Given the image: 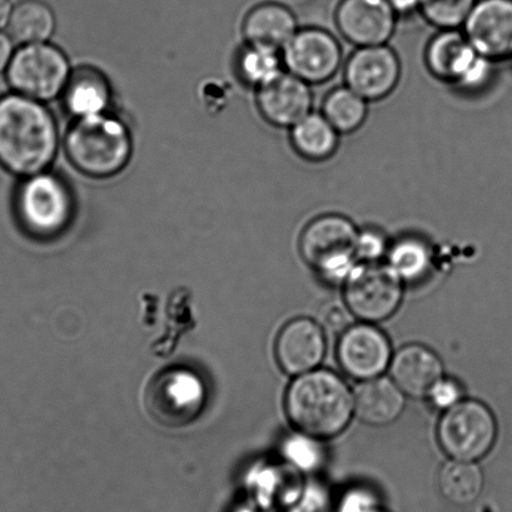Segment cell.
Listing matches in <instances>:
<instances>
[{
  "label": "cell",
  "mask_w": 512,
  "mask_h": 512,
  "mask_svg": "<svg viewBox=\"0 0 512 512\" xmlns=\"http://www.w3.org/2000/svg\"><path fill=\"white\" fill-rule=\"evenodd\" d=\"M355 414L372 426H386L395 422L404 412L405 394L394 380L376 377L364 381L354 394Z\"/></svg>",
  "instance_id": "ffe728a7"
},
{
  "label": "cell",
  "mask_w": 512,
  "mask_h": 512,
  "mask_svg": "<svg viewBox=\"0 0 512 512\" xmlns=\"http://www.w3.org/2000/svg\"><path fill=\"white\" fill-rule=\"evenodd\" d=\"M387 250L386 238L377 230H362L357 240L356 257L362 262H379Z\"/></svg>",
  "instance_id": "f546056e"
},
{
  "label": "cell",
  "mask_w": 512,
  "mask_h": 512,
  "mask_svg": "<svg viewBox=\"0 0 512 512\" xmlns=\"http://www.w3.org/2000/svg\"><path fill=\"white\" fill-rule=\"evenodd\" d=\"M402 281L390 265L362 262L346 278V306L361 321H385L399 310L404 296Z\"/></svg>",
  "instance_id": "ba28073f"
},
{
  "label": "cell",
  "mask_w": 512,
  "mask_h": 512,
  "mask_svg": "<svg viewBox=\"0 0 512 512\" xmlns=\"http://www.w3.org/2000/svg\"><path fill=\"white\" fill-rule=\"evenodd\" d=\"M298 31L297 18L290 8L278 3H263L248 12L243 34L248 44L282 51Z\"/></svg>",
  "instance_id": "d6986e66"
},
{
  "label": "cell",
  "mask_w": 512,
  "mask_h": 512,
  "mask_svg": "<svg viewBox=\"0 0 512 512\" xmlns=\"http://www.w3.org/2000/svg\"><path fill=\"white\" fill-rule=\"evenodd\" d=\"M71 67L61 49L48 43L27 44L14 53L7 69L9 86L39 102L62 94L71 78Z\"/></svg>",
  "instance_id": "52a82bcc"
},
{
  "label": "cell",
  "mask_w": 512,
  "mask_h": 512,
  "mask_svg": "<svg viewBox=\"0 0 512 512\" xmlns=\"http://www.w3.org/2000/svg\"><path fill=\"white\" fill-rule=\"evenodd\" d=\"M439 486L442 496L451 504L466 506L479 499L484 475L475 462L452 460L442 467Z\"/></svg>",
  "instance_id": "cb8c5ba5"
},
{
  "label": "cell",
  "mask_w": 512,
  "mask_h": 512,
  "mask_svg": "<svg viewBox=\"0 0 512 512\" xmlns=\"http://www.w3.org/2000/svg\"><path fill=\"white\" fill-rule=\"evenodd\" d=\"M292 425L315 439H332L347 429L355 414V399L340 376L313 370L292 382L286 395Z\"/></svg>",
  "instance_id": "7a4b0ae2"
},
{
  "label": "cell",
  "mask_w": 512,
  "mask_h": 512,
  "mask_svg": "<svg viewBox=\"0 0 512 512\" xmlns=\"http://www.w3.org/2000/svg\"><path fill=\"white\" fill-rule=\"evenodd\" d=\"M203 401V387L197 376L185 370L163 372L147 392L149 414L167 426H180L195 419Z\"/></svg>",
  "instance_id": "8fae6325"
},
{
  "label": "cell",
  "mask_w": 512,
  "mask_h": 512,
  "mask_svg": "<svg viewBox=\"0 0 512 512\" xmlns=\"http://www.w3.org/2000/svg\"><path fill=\"white\" fill-rule=\"evenodd\" d=\"M16 211L22 226L32 235H58L72 220V193L61 178L44 171L26 177L19 186Z\"/></svg>",
  "instance_id": "5b68a950"
},
{
  "label": "cell",
  "mask_w": 512,
  "mask_h": 512,
  "mask_svg": "<svg viewBox=\"0 0 512 512\" xmlns=\"http://www.w3.org/2000/svg\"><path fill=\"white\" fill-rule=\"evenodd\" d=\"M282 57L277 49L248 44L238 58V73L243 82L260 88L280 76Z\"/></svg>",
  "instance_id": "484cf974"
},
{
  "label": "cell",
  "mask_w": 512,
  "mask_h": 512,
  "mask_svg": "<svg viewBox=\"0 0 512 512\" xmlns=\"http://www.w3.org/2000/svg\"><path fill=\"white\" fill-rule=\"evenodd\" d=\"M351 311L341 303L331 302L321 313L322 325L332 332H345L350 327Z\"/></svg>",
  "instance_id": "1f68e13d"
},
{
  "label": "cell",
  "mask_w": 512,
  "mask_h": 512,
  "mask_svg": "<svg viewBox=\"0 0 512 512\" xmlns=\"http://www.w3.org/2000/svg\"><path fill=\"white\" fill-rule=\"evenodd\" d=\"M467 41L491 62L512 59V0H477L462 27Z\"/></svg>",
  "instance_id": "4fadbf2b"
},
{
  "label": "cell",
  "mask_w": 512,
  "mask_h": 512,
  "mask_svg": "<svg viewBox=\"0 0 512 512\" xmlns=\"http://www.w3.org/2000/svg\"><path fill=\"white\" fill-rule=\"evenodd\" d=\"M283 455L290 464L303 471L316 470L325 459L318 439L302 434V432L300 435L288 437L283 444Z\"/></svg>",
  "instance_id": "f1b7e54d"
},
{
  "label": "cell",
  "mask_w": 512,
  "mask_h": 512,
  "mask_svg": "<svg viewBox=\"0 0 512 512\" xmlns=\"http://www.w3.org/2000/svg\"><path fill=\"white\" fill-rule=\"evenodd\" d=\"M337 357L347 375L367 381L380 377L389 369L392 350L385 333L366 322L342 332Z\"/></svg>",
  "instance_id": "5bb4252c"
},
{
  "label": "cell",
  "mask_w": 512,
  "mask_h": 512,
  "mask_svg": "<svg viewBox=\"0 0 512 512\" xmlns=\"http://www.w3.org/2000/svg\"><path fill=\"white\" fill-rule=\"evenodd\" d=\"M425 62L432 76L465 91L485 87L490 82L494 64L472 48L460 29L437 33L427 44Z\"/></svg>",
  "instance_id": "9c48e42d"
},
{
  "label": "cell",
  "mask_w": 512,
  "mask_h": 512,
  "mask_svg": "<svg viewBox=\"0 0 512 512\" xmlns=\"http://www.w3.org/2000/svg\"><path fill=\"white\" fill-rule=\"evenodd\" d=\"M365 98L349 87L333 89L322 104V114L340 134H350L364 126L369 113Z\"/></svg>",
  "instance_id": "d4e9b609"
},
{
  "label": "cell",
  "mask_w": 512,
  "mask_h": 512,
  "mask_svg": "<svg viewBox=\"0 0 512 512\" xmlns=\"http://www.w3.org/2000/svg\"><path fill=\"white\" fill-rule=\"evenodd\" d=\"M477 0H422L420 11L440 31L461 29Z\"/></svg>",
  "instance_id": "83f0119b"
},
{
  "label": "cell",
  "mask_w": 512,
  "mask_h": 512,
  "mask_svg": "<svg viewBox=\"0 0 512 512\" xmlns=\"http://www.w3.org/2000/svg\"><path fill=\"white\" fill-rule=\"evenodd\" d=\"M397 14H411L420 11L422 0H389Z\"/></svg>",
  "instance_id": "836d02e7"
},
{
  "label": "cell",
  "mask_w": 512,
  "mask_h": 512,
  "mask_svg": "<svg viewBox=\"0 0 512 512\" xmlns=\"http://www.w3.org/2000/svg\"><path fill=\"white\" fill-rule=\"evenodd\" d=\"M13 8L11 0H0V31L8 27Z\"/></svg>",
  "instance_id": "e575fe53"
},
{
  "label": "cell",
  "mask_w": 512,
  "mask_h": 512,
  "mask_svg": "<svg viewBox=\"0 0 512 512\" xmlns=\"http://www.w3.org/2000/svg\"><path fill=\"white\" fill-rule=\"evenodd\" d=\"M310 86L293 74L282 72L258 88L257 106L262 117L273 126L291 129L312 112Z\"/></svg>",
  "instance_id": "2e32d148"
},
{
  "label": "cell",
  "mask_w": 512,
  "mask_h": 512,
  "mask_svg": "<svg viewBox=\"0 0 512 512\" xmlns=\"http://www.w3.org/2000/svg\"><path fill=\"white\" fill-rule=\"evenodd\" d=\"M290 137L295 151L311 162L331 158L340 143V133L322 113L307 114L291 128Z\"/></svg>",
  "instance_id": "7402d4cb"
},
{
  "label": "cell",
  "mask_w": 512,
  "mask_h": 512,
  "mask_svg": "<svg viewBox=\"0 0 512 512\" xmlns=\"http://www.w3.org/2000/svg\"><path fill=\"white\" fill-rule=\"evenodd\" d=\"M397 16L389 0H341L335 22L346 41L359 48L372 47L390 41Z\"/></svg>",
  "instance_id": "9a60e30c"
},
{
  "label": "cell",
  "mask_w": 512,
  "mask_h": 512,
  "mask_svg": "<svg viewBox=\"0 0 512 512\" xmlns=\"http://www.w3.org/2000/svg\"><path fill=\"white\" fill-rule=\"evenodd\" d=\"M429 397L432 405L446 411L461 401V389L455 381L442 379L431 390Z\"/></svg>",
  "instance_id": "4dcf8cb0"
},
{
  "label": "cell",
  "mask_w": 512,
  "mask_h": 512,
  "mask_svg": "<svg viewBox=\"0 0 512 512\" xmlns=\"http://www.w3.org/2000/svg\"><path fill=\"white\" fill-rule=\"evenodd\" d=\"M401 78V62L394 49L382 46L360 47L345 66L346 86L367 102L389 97Z\"/></svg>",
  "instance_id": "7c38bea8"
},
{
  "label": "cell",
  "mask_w": 512,
  "mask_h": 512,
  "mask_svg": "<svg viewBox=\"0 0 512 512\" xmlns=\"http://www.w3.org/2000/svg\"><path fill=\"white\" fill-rule=\"evenodd\" d=\"M281 52L287 72L308 84L330 81L344 61L341 44L321 28L298 29Z\"/></svg>",
  "instance_id": "30bf717a"
},
{
  "label": "cell",
  "mask_w": 512,
  "mask_h": 512,
  "mask_svg": "<svg viewBox=\"0 0 512 512\" xmlns=\"http://www.w3.org/2000/svg\"><path fill=\"white\" fill-rule=\"evenodd\" d=\"M497 437L494 414L485 404L464 400L445 411L437 426L441 449L452 460L476 462L489 454Z\"/></svg>",
  "instance_id": "8992f818"
},
{
  "label": "cell",
  "mask_w": 512,
  "mask_h": 512,
  "mask_svg": "<svg viewBox=\"0 0 512 512\" xmlns=\"http://www.w3.org/2000/svg\"><path fill=\"white\" fill-rule=\"evenodd\" d=\"M13 56V39L0 31V73L7 71Z\"/></svg>",
  "instance_id": "d6a6232c"
},
{
  "label": "cell",
  "mask_w": 512,
  "mask_h": 512,
  "mask_svg": "<svg viewBox=\"0 0 512 512\" xmlns=\"http://www.w3.org/2000/svg\"><path fill=\"white\" fill-rule=\"evenodd\" d=\"M132 149L126 124L106 113L77 118L66 137L69 161L83 175L93 178L118 175L131 159Z\"/></svg>",
  "instance_id": "3957f363"
},
{
  "label": "cell",
  "mask_w": 512,
  "mask_h": 512,
  "mask_svg": "<svg viewBox=\"0 0 512 512\" xmlns=\"http://www.w3.org/2000/svg\"><path fill=\"white\" fill-rule=\"evenodd\" d=\"M391 377L405 395L429 396L437 382L444 379V366L434 351L421 345L402 347L392 357Z\"/></svg>",
  "instance_id": "ac0fdd59"
},
{
  "label": "cell",
  "mask_w": 512,
  "mask_h": 512,
  "mask_svg": "<svg viewBox=\"0 0 512 512\" xmlns=\"http://www.w3.org/2000/svg\"><path fill=\"white\" fill-rule=\"evenodd\" d=\"M56 119L42 102L13 93L0 98V166L29 177L46 171L58 151Z\"/></svg>",
  "instance_id": "6da1fadb"
},
{
  "label": "cell",
  "mask_w": 512,
  "mask_h": 512,
  "mask_svg": "<svg viewBox=\"0 0 512 512\" xmlns=\"http://www.w3.org/2000/svg\"><path fill=\"white\" fill-rule=\"evenodd\" d=\"M389 260V265L402 280L415 281L429 270L431 252L425 242L407 237L392 246Z\"/></svg>",
  "instance_id": "4316f807"
},
{
  "label": "cell",
  "mask_w": 512,
  "mask_h": 512,
  "mask_svg": "<svg viewBox=\"0 0 512 512\" xmlns=\"http://www.w3.org/2000/svg\"><path fill=\"white\" fill-rule=\"evenodd\" d=\"M372 512H384V511H372Z\"/></svg>",
  "instance_id": "d590c367"
},
{
  "label": "cell",
  "mask_w": 512,
  "mask_h": 512,
  "mask_svg": "<svg viewBox=\"0 0 512 512\" xmlns=\"http://www.w3.org/2000/svg\"><path fill=\"white\" fill-rule=\"evenodd\" d=\"M359 232L345 216L317 217L302 231L300 255L323 280L345 282L356 266Z\"/></svg>",
  "instance_id": "277c9868"
},
{
  "label": "cell",
  "mask_w": 512,
  "mask_h": 512,
  "mask_svg": "<svg viewBox=\"0 0 512 512\" xmlns=\"http://www.w3.org/2000/svg\"><path fill=\"white\" fill-rule=\"evenodd\" d=\"M325 355V332L310 318L301 317L288 322L277 337V362L288 375L300 376L316 370Z\"/></svg>",
  "instance_id": "e0dca14e"
},
{
  "label": "cell",
  "mask_w": 512,
  "mask_h": 512,
  "mask_svg": "<svg viewBox=\"0 0 512 512\" xmlns=\"http://www.w3.org/2000/svg\"><path fill=\"white\" fill-rule=\"evenodd\" d=\"M64 106L76 118L106 113L111 101V88L96 69L84 68L72 73L63 91Z\"/></svg>",
  "instance_id": "44dd1931"
},
{
  "label": "cell",
  "mask_w": 512,
  "mask_h": 512,
  "mask_svg": "<svg viewBox=\"0 0 512 512\" xmlns=\"http://www.w3.org/2000/svg\"><path fill=\"white\" fill-rule=\"evenodd\" d=\"M56 28L52 8L43 0H23L13 8L8 24L9 37L13 42L27 44L46 43Z\"/></svg>",
  "instance_id": "603a6c76"
}]
</instances>
